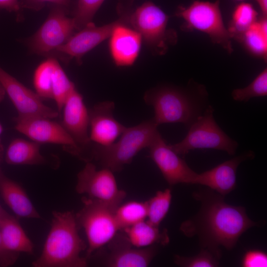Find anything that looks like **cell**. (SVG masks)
<instances>
[{
  "label": "cell",
  "mask_w": 267,
  "mask_h": 267,
  "mask_svg": "<svg viewBox=\"0 0 267 267\" xmlns=\"http://www.w3.org/2000/svg\"><path fill=\"white\" fill-rule=\"evenodd\" d=\"M205 187L193 193V198L200 204V209L181 223L179 230L187 237L196 236L201 248L209 250L220 259L221 247L233 249L243 233L265 222L253 221L244 207L227 203L224 196Z\"/></svg>",
  "instance_id": "obj_1"
},
{
  "label": "cell",
  "mask_w": 267,
  "mask_h": 267,
  "mask_svg": "<svg viewBox=\"0 0 267 267\" xmlns=\"http://www.w3.org/2000/svg\"><path fill=\"white\" fill-rule=\"evenodd\" d=\"M52 215L41 255L32 263V267H87V259L81 256L87 246L79 234L75 214L72 211H54Z\"/></svg>",
  "instance_id": "obj_2"
},
{
  "label": "cell",
  "mask_w": 267,
  "mask_h": 267,
  "mask_svg": "<svg viewBox=\"0 0 267 267\" xmlns=\"http://www.w3.org/2000/svg\"><path fill=\"white\" fill-rule=\"evenodd\" d=\"M158 126L152 118L126 127L118 141L110 145L103 146L91 142L86 151L84 161L94 160L103 168L113 172L120 171L140 150L149 147L159 133Z\"/></svg>",
  "instance_id": "obj_3"
},
{
  "label": "cell",
  "mask_w": 267,
  "mask_h": 267,
  "mask_svg": "<svg viewBox=\"0 0 267 267\" xmlns=\"http://www.w3.org/2000/svg\"><path fill=\"white\" fill-rule=\"evenodd\" d=\"M206 92L198 93L172 86H163L146 92L144 100L154 109L153 118L159 126L164 123H182L189 127L201 113Z\"/></svg>",
  "instance_id": "obj_4"
},
{
  "label": "cell",
  "mask_w": 267,
  "mask_h": 267,
  "mask_svg": "<svg viewBox=\"0 0 267 267\" xmlns=\"http://www.w3.org/2000/svg\"><path fill=\"white\" fill-rule=\"evenodd\" d=\"M83 206L75 215L78 227L84 229L88 240V260L98 249L107 244L119 231L115 209L89 197L82 199Z\"/></svg>",
  "instance_id": "obj_5"
},
{
  "label": "cell",
  "mask_w": 267,
  "mask_h": 267,
  "mask_svg": "<svg viewBox=\"0 0 267 267\" xmlns=\"http://www.w3.org/2000/svg\"><path fill=\"white\" fill-rule=\"evenodd\" d=\"M127 23L140 35L142 40L155 53H166L177 41L176 32L168 28L169 16L151 1L144 2L133 11L127 12Z\"/></svg>",
  "instance_id": "obj_6"
},
{
  "label": "cell",
  "mask_w": 267,
  "mask_h": 267,
  "mask_svg": "<svg viewBox=\"0 0 267 267\" xmlns=\"http://www.w3.org/2000/svg\"><path fill=\"white\" fill-rule=\"evenodd\" d=\"M211 106L206 108L189 127L185 137L170 147L178 155H185L196 149H214L235 153L238 143L229 137L217 124Z\"/></svg>",
  "instance_id": "obj_7"
},
{
  "label": "cell",
  "mask_w": 267,
  "mask_h": 267,
  "mask_svg": "<svg viewBox=\"0 0 267 267\" xmlns=\"http://www.w3.org/2000/svg\"><path fill=\"white\" fill-rule=\"evenodd\" d=\"M176 15L184 20L185 29L204 33L213 43L222 46L228 53L232 52V38L224 24L219 0L215 2L195 0L187 6H179Z\"/></svg>",
  "instance_id": "obj_8"
},
{
  "label": "cell",
  "mask_w": 267,
  "mask_h": 267,
  "mask_svg": "<svg viewBox=\"0 0 267 267\" xmlns=\"http://www.w3.org/2000/svg\"><path fill=\"white\" fill-rule=\"evenodd\" d=\"M76 190L115 209L126 196L125 191L119 189L112 171L105 168L97 170L91 162H86L78 174Z\"/></svg>",
  "instance_id": "obj_9"
},
{
  "label": "cell",
  "mask_w": 267,
  "mask_h": 267,
  "mask_svg": "<svg viewBox=\"0 0 267 267\" xmlns=\"http://www.w3.org/2000/svg\"><path fill=\"white\" fill-rule=\"evenodd\" d=\"M76 30L67 8L54 5L44 22L30 39V47L37 53H48L65 44Z\"/></svg>",
  "instance_id": "obj_10"
},
{
  "label": "cell",
  "mask_w": 267,
  "mask_h": 267,
  "mask_svg": "<svg viewBox=\"0 0 267 267\" xmlns=\"http://www.w3.org/2000/svg\"><path fill=\"white\" fill-rule=\"evenodd\" d=\"M51 119L32 117L14 118V128L19 133L39 143L62 145L71 154L79 157L80 149L61 123Z\"/></svg>",
  "instance_id": "obj_11"
},
{
  "label": "cell",
  "mask_w": 267,
  "mask_h": 267,
  "mask_svg": "<svg viewBox=\"0 0 267 267\" xmlns=\"http://www.w3.org/2000/svg\"><path fill=\"white\" fill-rule=\"evenodd\" d=\"M148 148L150 158L170 185L194 184L198 173L166 143L159 132Z\"/></svg>",
  "instance_id": "obj_12"
},
{
  "label": "cell",
  "mask_w": 267,
  "mask_h": 267,
  "mask_svg": "<svg viewBox=\"0 0 267 267\" xmlns=\"http://www.w3.org/2000/svg\"><path fill=\"white\" fill-rule=\"evenodd\" d=\"M0 82L14 107L18 117H41L49 119L59 114L45 105L42 98L0 67Z\"/></svg>",
  "instance_id": "obj_13"
},
{
  "label": "cell",
  "mask_w": 267,
  "mask_h": 267,
  "mask_svg": "<svg viewBox=\"0 0 267 267\" xmlns=\"http://www.w3.org/2000/svg\"><path fill=\"white\" fill-rule=\"evenodd\" d=\"M61 112V124L80 148L81 159L91 142L89 137V111L75 88L67 96Z\"/></svg>",
  "instance_id": "obj_14"
},
{
  "label": "cell",
  "mask_w": 267,
  "mask_h": 267,
  "mask_svg": "<svg viewBox=\"0 0 267 267\" xmlns=\"http://www.w3.org/2000/svg\"><path fill=\"white\" fill-rule=\"evenodd\" d=\"M108 253L103 265L109 267H146L157 253L155 246L134 248L125 233L117 232L107 243Z\"/></svg>",
  "instance_id": "obj_15"
},
{
  "label": "cell",
  "mask_w": 267,
  "mask_h": 267,
  "mask_svg": "<svg viewBox=\"0 0 267 267\" xmlns=\"http://www.w3.org/2000/svg\"><path fill=\"white\" fill-rule=\"evenodd\" d=\"M126 15L125 12L117 20L101 26H96L92 22L88 24L56 50L81 63L85 54L110 37L117 25L122 22L127 23Z\"/></svg>",
  "instance_id": "obj_16"
},
{
  "label": "cell",
  "mask_w": 267,
  "mask_h": 267,
  "mask_svg": "<svg viewBox=\"0 0 267 267\" xmlns=\"http://www.w3.org/2000/svg\"><path fill=\"white\" fill-rule=\"evenodd\" d=\"M114 103L110 101L99 102L89 111V137L91 142L108 145L114 142L126 127L114 117Z\"/></svg>",
  "instance_id": "obj_17"
},
{
  "label": "cell",
  "mask_w": 267,
  "mask_h": 267,
  "mask_svg": "<svg viewBox=\"0 0 267 267\" xmlns=\"http://www.w3.org/2000/svg\"><path fill=\"white\" fill-rule=\"evenodd\" d=\"M253 151H248L214 168L197 174L194 184L206 186L225 197L236 186V173L243 161L254 158Z\"/></svg>",
  "instance_id": "obj_18"
},
{
  "label": "cell",
  "mask_w": 267,
  "mask_h": 267,
  "mask_svg": "<svg viewBox=\"0 0 267 267\" xmlns=\"http://www.w3.org/2000/svg\"><path fill=\"white\" fill-rule=\"evenodd\" d=\"M126 22L117 25L109 38V50L115 64L119 67L132 65L140 52L142 38L138 32L126 25Z\"/></svg>",
  "instance_id": "obj_19"
},
{
  "label": "cell",
  "mask_w": 267,
  "mask_h": 267,
  "mask_svg": "<svg viewBox=\"0 0 267 267\" xmlns=\"http://www.w3.org/2000/svg\"><path fill=\"white\" fill-rule=\"evenodd\" d=\"M0 194L17 218H41L24 188L3 173L0 176Z\"/></svg>",
  "instance_id": "obj_20"
},
{
  "label": "cell",
  "mask_w": 267,
  "mask_h": 267,
  "mask_svg": "<svg viewBox=\"0 0 267 267\" xmlns=\"http://www.w3.org/2000/svg\"><path fill=\"white\" fill-rule=\"evenodd\" d=\"M0 233L5 248L12 252L33 254L34 245L17 218L8 213L0 220Z\"/></svg>",
  "instance_id": "obj_21"
},
{
  "label": "cell",
  "mask_w": 267,
  "mask_h": 267,
  "mask_svg": "<svg viewBox=\"0 0 267 267\" xmlns=\"http://www.w3.org/2000/svg\"><path fill=\"white\" fill-rule=\"evenodd\" d=\"M4 158L5 162L11 165H39L46 162L41 153L40 143L20 138L11 141Z\"/></svg>",
  "instance_id": "obj_22"
},
{
  "label": "cell",
  "mask_w": 267,
  "mask_h": 267,
  "mask_svg": "<svg viewBox=\"0 0 267 267\" xmlns=\"http://www.w3.org/2000/svg\"><path fill=\"white\" fill-rule=\"evenodd\" d=\"M122 231L128 237L131 244L135 247L143 248L160 244L165 246L170 242L167 230L160 231L159 226L143 221Z\"/></svg>",
  "instance_id": "obj_23"
},
{
  "label": "cell",
  "mask_w": 267,
  "mask_h": 267,
  "mask_svg": "<svg viewBox=\"0 0 267 267\" xmlns=\"http://www.w3.org/2000/svg\"><path fill=\"white\" fill-rule=\"evenodd\" d=\"M253 55L266 60L267 57V18L259 17L257 21L237 39Z\"/></svg>",
  "instance_id": "obj_24"
},
{
  "label": "cell",
  "mask_w": 267,
  "mask_h": 267,
  "mask_svg": "<svg viewBox=\"0 0 267 267\" xmlns=\"http://www.w3.org/2000/svg\"><path fill=\"white\" fill-rule=\"evenodd\" d=\"M115 216L119 231H122L147 218V202L131 201L121 204Z\"/></svg>",
  "instance_id": "obj_25"
},
{
  "label": "cell",
  "mask_w": 267,
  "mask_h": 267,
  "mask_svg": "<svg viewBox=\"0 0 267 267\" xmlns=\"http://www.w3.org/2000/svg\"><path fill=\"white\" fill-rule=\"evenodd\" d=\"M258 13L252 4L242 2L235 7L228 30L231 38L237 39L258 19Z\"/></svg>",
  "instance_id": "obj_26"
},
{
  "label": "cell",
  "mask_w": 267,
  "mask_h": 267,
  "mask_svg": "<svg viewBox=\"0 0 267 267\" xmlns=\"http://www.w3.org/2000/svg\"><path fill=\"white\" fill-rule=\"evenodd\" d=\"M171 188L158 191L147 202V220L151 224L159 226L167 215L171 203Z\"/></svg>",
  "instance_id": "obj_27"
},
{
  "label": "cell",
  "mask_w": 267,
  "mask_h": 267,
  "mask_svg": "<svg viewBox=\"0 0 267 267\" xmlns=\"http://www.w3.org/2000/svg\"><path fill=\"white\" fill-rule=\"evenodd\" d=\"M56 61L54 58H48L34 72V86L36 92L42 99H52V73Z\"/></svg>",
  "instance_id": "obj_28"
},
{
  "label": "cell",
  "mask_w": 267,
  "mask_h": 267,
  "mask_svg": "<svg viewBox=\"0 0 267 267\" xmlns=\"http://www.w3.org/2000/svg\"><path fill=\"white\" fill-rule=\"evenodd\" d=\"M75 88L60 65L55 62L52 73V99L54 100L59 114L71 91Z\"/></svg>",
  "instance_id": "obj_29"
},
{
  "label": "cell",
  "mask_w": 267,
  "mask_h": 267,
  "mask_svg": "<svg viewBox=\"0 0 267 267\" xmlns=\"http://www.w3.org/2000/svg\"><path fill=\"white\" fill-rule=\"evenodd\" d=\"M267 95V69L265 68L247 86L233 90V99L238 101L247 102L250 99Z\"/></svg>",
  "instance_id": "obj_30"
},
{
  "label": "cell",
  "mask_w": 267,
  "mask_h": 267,
  "mask_svg": "<svg viewBox=\"0 0 267 267\" xmlns=\"http://www.w3.org/2000/svg\"><path fill=\"white\" fill-rule=\"evenodd\" d=\"M104 0H78L72 17L76 29L80 30L92 21Z\"/></svg>",
  "instance_id": "obj_31"
},
{
  "label": "cell",
  "mask_w": 267,
  "mask_h": 267,
  "mask_svg": "<svg viewBox=\"0 0 267 267\" xmlns=\"http://www.w3.org/2000/svg\"><path fill=\"white\" fill-rule=\"evenodd\" d=\"M219 260L209 250L203 248L193 256L176 255L174 258V263L181 267H216L219 266Z\"/></svg>",
  "instance_id": "obj_32"
},
{
  "label": "cell",
  "mask_w": 267,
  "mask_h": 267,
  "mask_svg": "<svg viewBox=\"0 0 267 267\" xmlns=\"http://www.w3.org/2000/svg\"><path fill=\"white\" fill-rule=\"evenodd\" d=\"M242 267H267V254L260 249H251L244 255L241 262Z\"/></svg>",
  "instance_id": "obj_33"
},
{
  "label": "cell",
  "mask_w": 267,
  "mask_h": 267,
  "mask_svg": "<svg viewBox=\"0 0 267 267\" xmlns=\"http://www.w3.org/2000/svg\"><path fill=\"white\" fill-rule=\"evenodd\" d=\"M71 0H21V6L38 10L45 4L51 3L53 5L61 6L67 8Z\"/></svg>",
  "instance_id": "obj_34"
},
{
  "label": "cell",
  "mask_w": 267,
  "mask_h": 267,
  "mask_svg": "<svg viewBox=\"0 0 267 267\" xmlns=\"http://www.w3.org/2000/svg\"><path fill=\"white\" fill-rule=\"evenodd\" d=\"M19 255V253L11 252L5 248L0 233V266L13 265L17 260Z\"/></svg>",
  "instance_id": "obj_35"
},
{
  "label": "cell",
  "mask_w": 267,
  "mask_h": 267,
  "mask_svg": "<svg viewBox=\"0 0 267 267\" xmlns=\"http://www.w3.org/2000/svg\"><path fill=\"white\" fill-rule=\"evenodd\" d=\"M20 7L19 0H0V8L9 12L18 13L20 10Z\"/></svg>",
  "instance_id": "obj_36"
},
{
  "label": "cell",
  "mask_w": 267,
  "mask_h": 267,
  "mask_svg": "<svg viewBox=\"0 0 267 267\" xmlns=\"http://www.w3.org/2000/svg\"><path fill=\"white\" fill-rule=\"evenodd\" d=\"M262 12V16L267 17V0H255Z\"/></svg>",
  "instance_id": "obj_37"
},
{
  "label": "cell",
  "mask_w": 267,
  "mask_h": 267,
  "mask_svg": "<svg viewBox=\"0 0 267 267\" xmlns=\"http://www.w3.org/2000/svg\"><path fill=\"white\" fill-rule=\"evenodd\" d=\"M4 156V149H3V146L1 143V142L0 139V163L2 160V159L3 158ZM2 173L0 168V176Z\"/></svg>",
  "instance_id": "obj_38"
},
{
  "label": "cell",
  "mask_w": 267,
  "mask_h": 267,
  "mask_svg": "<svg viewBox=\"0 0 267 267\" xmlns=\"http://www.w3.org/2000/svg\"><path fill=\"white\" fill-rule=\"evenodd\" d=\"M5 94V90L0 82V102L3 100Z\"/></svg>",
  "instance_id": "obj_39"
},
{
  "label": "cell",
  "mask_w": 267,
  "mask_h": 267,
  "mask_svg": "<svg viewBox=\"0 0 267 267\" xmlns=\"http://www.w3.org/2000/svg\"><path fill=\"white\" fill-rule=\"evenodd\" d=\"M8 213L1 207L0 204V220L4 217Z\"/></svg>",
  "instance_id": "obj_40"
},
{
  "label": "cell",
  "mask_w": 267,
  "mask_h": 267,
  "mask_svg": "<svg viewBox=\"0 0 267 267\" xmlns=\"http://www.w3.org/2000/svg\"><path fill=\"white\" fill-rule=\"evenodd\" d=\"M2 131H3V128H2V125L0 123V135L2 134Z\"/></svg>",
  "instance_id": "obj_41"
},
{
  "label": "cell",
  "mask_w": 267,
  "mask_h": 267,
  "mask_svg": "<svg viewBox=\"0 0 267 267\" xmlns=\"http://www.w3.org/2000/svg\"><path fill=\"white\" fill-rule=\"evenodd\" d=\"M240 0V1H241V0Z\"/></svg>",
  "instance_id": "obj_42"
}]
</instances>
